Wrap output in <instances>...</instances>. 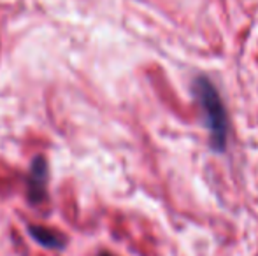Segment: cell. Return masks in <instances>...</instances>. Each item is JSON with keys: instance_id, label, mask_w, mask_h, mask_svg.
<instances>
[{"instance_id": "4", "label": "cell", "mask_w": 258, "mask_h": 256, "mask_svg": "<svg viewBox=\"0 0 258 256\" xmlns=\"http://www.w3.org/2000/svg\"><path fill=\"white\" fill-rule=\"evenodd\" d=\"M99 256H114V254H109V253H100Z\"/></svg>"}, {"instance_id": "1", "label": "cell", "mask_w": 258, "mask_h": 256, "mask_svg": "<svg viewBox=\"0 0 258 256\" xmlns=\"http://www.w3.org/2000/svg\"><path fill=\"white\" fill-rule=\"evenodd\" d=\"M191 92H194V97L201 107L202 116H204V123L209 132L211 149L216 153H223L227 149L230 125H228L227 109H225L216 86L204 75H199L191 84Z\"/></svg>"}, {"instance_id": "2", "label": "cell", "mask_w": 258, "mask_h": 256, "mask_svg": "<svg viewBox=\"0 0 258 256\" xmlns=\"http://www.w3.org/2000/svg\"><path fill=\"white\" fill-rule=\"evenodd\" d=\"M48 161L44 156H35L30 165V172H28V200L32 204H41L48 197Z\"/></svg>"}, {"instance_id": "3", "label": "cell", "mask_w": 258, "mask_h": 256, "mask_svg": "<svg viewBox=\"0 0 258 256\" xmlns=\"http://www.w3.org/2000/svg\"><path fill=\"white\" fill-rule=\"evenodd\" d=\"M28 233H30V237L35 242L48 247V249H63L67 246V235H63L61 232H56L53 228L32 225L28 226Z\"/></svg>"}]
</instances>
